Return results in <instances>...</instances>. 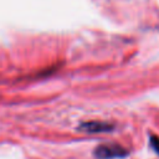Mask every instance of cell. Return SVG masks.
<instances>
[{
  "mask_svg": "<svg viewBox=\"0 0 159 159\" xmlns=\"http://www.w3.org/2000/svg\"><path fill=\"white\" fill-rule=\"evenodd\" d=\"M129 155V152L116 143H106L94 148L93 157L96 159H123Z\"/></svg>",
  "mask_w": 159,
  "mask_h": 159,
  "instance_id": "obj_1",
  "label": "cell"
},
{
  "mask_svg": "<svg viewBox=\"0 0 159 159\" xmlns=\"http://www.w3.org/2000/svg\"><path fill=\"white\" fill-rule=\"evenodd\" d=\"M116 125L109 122H102V120H89V122H81L77 125V130L89 134H97V133H109L113 132Z\"/></svg>",
  "mask_w": 159,
  "mask_h": 159,
  "instance_id": "obj_2",
  "label": "cell"
},
{
  "mask_svg": "<svg viewBox=\"0 0 159 159\" xmlns=\"http://www.w3.org/2000/svg\"><path fill=\"white\" fill-rule=\"evenodd\" d=\"M149 147L159 157V137L157 134L149 133Z\"/></svg>",
  "mask_w": 159,
  "mask_h": 159,
  "instance_id": "obj_3",
  "label": "cell"
}]
</instances>
